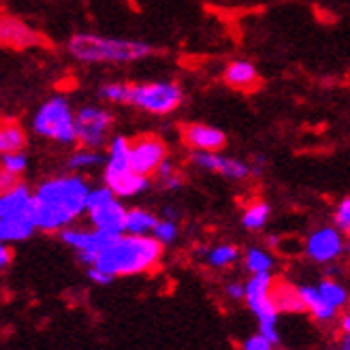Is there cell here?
<instances>
[{
  "label": "cell",
  "mask_w": 350,
  "mask_h": 350,
  "mask_svg": "<svg viewBox=\"0 0 350 350\" xmlns=\"http://www.w3.org/2000/svg\"><path fill=\"white\" fill-rule=\"evenodd\" d=\"M90 186L81 175H58L34 190L37 224L43 233H60L85 214Z\"/></svg>",
  "instance_id": "6da1fadb"
},
{
  "label": "cell",
  "mask_w": 350,
  "mask_h": 350,
  "mask_svg": "<svg viewBox=\"0 0 350 350\" xmlns=\"http://www.w3.org/2000/svg\"><path fill=\"white\" fill-rule=\"evenodd\" d=\"M165 246L154 235H113L96 258V269L109 273L113 278L124 275H146L163 265Z\"/></svg>",
  "instance_id": "7a4b0ae2"
},
{
  "label": "cell",
  "mask_w": 350,
  "mask_h": 350,
  "mask_svg": "<svg viewBox=\"0 0 350 350\" xmlns=\"http://www.w3.org/2000/svg\"><path fill=\"white\" fill-rule=\"evenodd\" d=\"M34 231H39L37 201H34V192H30V188L22 182L13 190L0 195V241H26Z\"/></svg>",
  "instance_id": "3957f363"
},
{
  "label": "cell",
  "mask_w": 350,
  "mask_h": 350,
  "mask_svg": "<svg viewBox=\"0 0 350 350\" xmlns=\"http://www.w3.org/2000/svg\"><path fill=\"white\" fill-rule=\"evenodd\" d=\"M68 51L81 62H135L154 54L148 43L139 41H120V39H103L96 34H75L68 41Z\"/></svg>",
  "instance_id": "277c9868"
},
{
  "label": "cell",
  "mask_w": 350,
  "mask_h": 350,
  "mask_svg": "<svg viewBox=\"0 0 350 350\" xmlns=\"http://www.w3.org/2000/svg\"><path fill=\"white\" fill-rule=\"evenodd\" d=\"M273 275L271 273H258L246 280V308L254 314L258 323V331L267 336L273 344H280V331H278V317L280 312L273 301Z\"/></svg>",
  "instance_id": "5b68a950"
},
{
  "label": "cell",
  "mask_w": 350,
  "mask_h": 350,
  "mask_svg": "<svg viewBox=\"0 0 350 350\" xmlns=\"http://www.w3.org/2000/svg\"><path fill=\"white\" fill-rule=\"evenodd\" d=\"M126 214L129 209L120 203V197L113 195V190L103 186L92 188L88 197L85 216L92 229L105 235H122L126 233Z\"/></svg>",
  "instance_id": "8992f818"
},
{
  "label": "cell",
  "mask_w": 350,
  "mask_h": 350,
  "mask_svg": "<svg viewBox=\"0 0 350 350\" xmlns=\"http://www.w3.org/2000/svg\"><path fill=\"white\" fill-rule=\"evenodd\" d=\"M34 131L41 137L54 139V142L60 144L77 142L75 118L71 109H68V103L60 96L43 103V107L34 116Z\"/></svg>",
  "instance_id": "52a82bcc"
},
{
  "label": "cell",
  "mask_w": 350,
  "mask_h": 350,
  "mask_svg": "<svg viewBox=\"0 0 350 350\" xmlns=\"http://www.w3.org/2000/svg\"><path fill=\"white\" fill-rule=\"evenodd\" d=\"M129 105H135V107L156 116H165L182 105V88L173 81L135 83L131 85Z\"/></svg>",
  "instance_id": "ba28073f"
},
{
  "label": "cell",
  "mask_w": 350,
  "mask_h": 350,
  "mask_svg": "<svg viewBox=\"0 0 350 350\" xmlns=\"http://www.w3.org/2000/svg\"><path fill=\"white\" fill-rule=\"evenodd\" d=\"M348 243L344 241L342 237V231L338 226H319V229H314L306 243H304V252L306 256L317 262V265H331V262H336L344 250H346Z\"/></svg>",
  "instance_id": "9c48e42d"
},
{
  "label": "cell",
  "mask_w": 350,
  "mask_h": 350,
  "mask_svg": "<svg viewBox=\"0 0 350 350\" xmlns=\"http://www.w3.org/2000/svg\"><path fill=\"white\" fill-rule=\"evenodd\" d=\"M167 161V146L156 135H139L131 142V167L139 175H156Z\"/></svg>",
  "instance_id": "30bf717a"
},
{
  "label": "cell",
  "mask_w": 350,
  "mask_h": 350,
  "mask_svg": "<svg viewBox=\"0 0 350 350\" xmlns=\"http://www.w3.org/2000/svg\"><path fill=\"white\" fill-rule=\"evenodd\" d=\"M75 129L77 144L85 150H96L111 129V116L98 107H81L75 116Z\"/></svg>",
  "instance_id": "8fae6325"
},
{
  "label": "cell",
  "mask_w": 350,
  "mask_h": 350,
  "mask_svg": "<svg viewBox=\"0 0 350 350\" xmlns=\"http://www.w3.org/2000/svg\"><path fill=\"white\" fill-rule=\"evenodd\" d=\"M111 237L113 235H105L96 229H79V226H68V229L60 231V241L77 254L85 267L94 265L96 254L107 246Z\"/></svg>",
  "instance_id": "7c38bea8"
},
{
  "label": "cell",
  "mask_w": 350,
  "mask_h": 350,
  "mask_svg": "<svg viewBox=\"0 0 350 350\" xmlns=\"http://www.w3.org/2000/svg\"><path fill=\"white\" fill-rule=\"evenodd\" d=\"M190 163L199 169H203V171L218 173V175H222V178L235 180V182L246 180L252 173L250 165L241 163L237 159H229V156H222L218 152H195L190 156Z\"/></svg>",
  "instance_id": "4fadbf2b"
},
{
  "label": "cell",
  "mask_w": 350,
  "mask_h": 350,
  "mask_svg": "<svg viewBox=\"0 0 350 350\" xmlns=\"http://www.w3.org/2000/svg\"><path fill=\"white\" fill-rule=\"evenodd\" d=\"M182 139H184V144L195 152H220L226 146V135L220 129L199 124V122L184 124Z\"/></svg>",
  "instance_id": "5bb4252c"
},
{
  "label": "cell",
  "mask_w": 350,
  "mask_h": 350,
  "mask_svg": "<svg viewBox=\"0 0 350 350\" xmlns=\"http://www.w3.org/2000/svg\"><path fill=\"white\" fill-rule=\"evenodd\" d=\"M0 41L9 49H28L41 45V34L34 32L28 24L17 20L13 15H3L0 20Z\"/></svg>",
  "instance_id": "9a60e30c"
},
{
  "label": "cell",
  "mask_w": 350,
  "mask_h": 350,
  "mask_svg": "<svg viewBox=\"0 0 350 350\" xmlns=\"http://www.w3.org/2000/svg\"><path fill=\"white\" fill-rule=\"evenodd\" d=\"M299 295H301L306 314H310L314 323L331 325V323H336L340 319V312L336 308H331L323 299V295L319 293L317 284H299Z\"/></svg>",
  "instance_id": "2e32d148"
},
{
  "label": "cell",
  "mask_w": 350,
  "mask_h": 350,
  "mask_svg": "<svg viewBox=\"0 0 350 350\" xmlns=\"http://www.w3.org/2000/svg\"><path fill=\"white\" fill-rule=\"evenodd\" d=\"M241 250L235 246V243H214V246L209 248H203L201 250V260L203 265L214 269V271H226L231 269L233 265H237V262L241 260Z\"/></svg>",
  "instance_id": "e0dca14e"
},
{
  "label": "cell",
  "mask_w": 350,
  "mask_h": 350,
  "mask_svg": "<svg viewBox=\"0 0 350 350\" xmlns=\"http://www.w3.org/2000/svg\"><path fill=\"white\" fill-rule=\"evenodd\" d=\"M224 83L233 88V90H241V92H250L256 90L260 77L256 73L254 64L246 62V60H235L229 66L224 68Z\"/></svg>",
  "instance_id": "ac0fdd59"
},
{
  "label": "cell",
  "mask_w": 350,
  "mask_h": 350,
  "mask_svg": "<svg viewBox=\"0 0 350 350\" xmlns=\"http://www.w3.org/2000/svg\"><path fill=\"white\" fill-rule=\"evenodd\" d=\"M133 171L131 167V142L126 137H116L111 146H109V159L105 163V173L103 178L105 182L113 180L118 175H124Z\"/></svg>",
  "instance_id": "d6986e66"
},
{
  "label": "cell",
  "mask_w": 350,
  "mask_h": 350,
  "mask_svg": "<svg viewBox=\"0 0 350 350\" xmlns=\"http://www.w3.org/2000/svg\"><path fill=\"white\" fill-rule=\"evenodd\" d=\"M273 301L280 314H301L306 312L301 295H299V286L288 282V280H275L273 282Z\"/></svg>",
  "instance_id": "ffe728a7"
},
{
  "label": "cell",
  "mask_w": 350,
  "mask_h": 350,
  "mask_svg": "<svg viewBox=\"0 0 350 350\" xmlns=\"http://www.w3.org/2000/svg\"><path fill=\"white\" fill-rule=\"evenodd\" d=\"M105 186L111 188L116 197L131 199V197L142 195L144 190H148L150 178H146V175H139L135 171H129L124 175H118V178H113V180H107V182H105Z\"/></svg>",
  "instance_id": "44dd1931"
},
{
  "label": "cell",
  "mask_w": 350,
  "mask_h": 350,
  "mask_svg": "<svg viewBox=\"0 0 350 350\" xmlns=\"http://www.w3.org/2000/svg\"><path fill=\"white\" fill-rule=\"evenodd\" d=\"M319 293L323 295V299L331 306V308H336L340 314L350 306V291L340 282V280L336 278H321L319 280V284H317Z\"/></svg>",
  "instance_id": "7402d4cb"
},
{
  "label": "cell",
  "mask_w": 350,
  "mask_h": 350,
  "mask_svg": "<svg viewBox=\"0 0 350 350\" xmlns=\"http://www.w3.org/2000/svg\"><path fill=\"white\" fill-rule=\"evenodd\" d=\"M26 148V133L20 122L5 118L0 124V154H17Z\"/></svg>",
  "instance_id": "603a6c76"
},
{
  "label": "cell",
  "mask_w": 350,
  "mask_h": 350,
  "mask_svg": "<svg viewBox=\"0 0 350 350\" xmlns=\"http://www.w3.org/2000/svg\"><path fill=\"white\" fill-rule=\"evenodd\" d=\"M241 262L246 271L250 275H258V273H271L275 267V258L267 248H260V246H250L246 248L241 256Z\"/></svg>",
  "instance_id": "cb8c5ba5"
},
{
  "label": "cell",
  "mask_w": 350,
  "mask_h": 350,
  "mask_svg": "<svg viewBox=\"0 0 350 350\" xmlns=\"http://www.w3.org/2000/svg\"><path fill=\"white\" fill-rule=\"evenodd\" d=\"M159 220L161 218H156V214H152L150 209L133 207L126 214V233H131V235H152Z\"/></svg>",
  "instance_id": "d4e9b609"
},
{
  "label": "cell",
  "mask_w": 350,
  "mask_h": 350,
  "mask_svg": "<svg viewBox=\"0 0 350 350\" xmlns=\"http://www.w3.org/2000/svg\"><path fill=\"white\" fill-rule=\"evenodd\" d=\"M271 207L265 201H252L241 214V224L246 231H260L269 222Z\"/></svg>",
  "instance_id": "484cf974"
},
{
  "label": "cell",
  "mask_w": 350,
  "mask_h": 350,
  "mask_svg": "<svg viewBox=\"0 0 350 350\" xmlns=\"http://www.w3.org/2000/svg\"><path fill=\"white\" fill-rule=\"evenodd\" d=\"M156 239H159L163 246H171V243L178 239L180 235V226H178V220H169V218H161L159 224H156V229L152 233Z\"/></svg>",
  "instance_id": "4316f807"
},
{
  "label": "cell",
  "mask_w": 350,
  "mask_h": 350,
  "mask_svg": "<svg viewBox=\"0 0 350 350\" xmlns=\"http://www.w3.org/2000/svg\"><path fill=\"white\" fill-rule=\"evenodd\" d=\"M156 180H159V186L163 190H178L182 186V175L180 171L175 169L169 161L163 163V167L156 173Z\"/></svg>",
  "instance_id": "83f0119b"
},
{
  "label": "cell",
  "mask_w": 350,
  "mask_h": 350,
  "mask_svg": "<svg viewBox=\"0 0 350 350\" xmlns=\"http://www.w3.org/2000/svg\"><path fill=\"white\" fill-rule=\"evenodd\" d=\"M98 96L111 103H129L131 83H105L98 88Z\"/></svg>",
  "instance_id": "f1b7e54d"
},
{
  "label": "cell",
  "mask_w": 350,
  "mask_h": 350,
  "mask_svg": "<svg viewBox=\"0 0 350 350\" xmlns=\"http://www.w3.org/2000/svg\"><path fill=\"white\" fill-rule=\"evenodd\" d=\"M103 163V156L96 154L94 150H81L77 154H73L71 159H68V167L75 169V171H83V169H90V167H96Z\"/></svg>",
  "instance_id": "f546056e"
},
{
  "label": "cell",
  "mask_w": 350,
  "mask_h": 350,
  "mask_svg": "<svg viewBox=\"0 0 350 350\" xmlns=\"http://www.w3.org/2000/svg\"><path fill=\"white\" fill-rule=\"evenodd\" d=\"M222 293H224V299H229L233 304L246 301V282L239 280V278H231V280H226V282H224Z\"/></svg>",
  "instance_id": "4dcf8cb0"
},
{
  "label": "cell",
  "mask_w": 350,
  "mask_h": 350,
  "mask_svg": "<svg viewBox=\"0 0 350 350\" xmlns=\"http://www.w3.org/2000/svg\"><path fill=\"white\" fill-rule=\"evenodd\" d=\"M334 224L342 233L350 231V197L342 199L334 209Z\"/></svg>",
  "instance_id": "1f68e13d"
},
{
  "label": "cell",
  "mask_w": 350,
  "mask_h": 350,
  "mask_svg": "<svg viewBox=\"0 0 350 350\" xmlns=\"http://www.w3.org/2000/svg\"><path fill=\"white\" fill-rule=\"evenodd\" d=\"M28 167V159L22 154H3V171L13 173V175H22Z\"/></svg>",
  "instance_id": "d6a6232c"
},
{
  "label": "cell",
  "mask_w": 350,
  "mask_h": 350,
  "mask_svg": "<svg viewBox=\"0 0 350 350\" xmlns=\"http://www.w3.org/2000/svg\"><path fill=\"white\" fill-rule=\"evenodd\" d=\"M278 344H273L267 336H262L260 331H256V334L248 336L246 340L241 342V350H275Z\"/></svg>",
  "instance_id": "836d02e7"
},
{
  "label": "cell",
  "mask_w": 350,
  "mask_h": 350,
  "mask_svg": "<svg viewBox=\"0 0 350 350\" xmlns=\"http://www.w3.org/2000/svg\"><path fill=\"white\" fill-rule=\"evenodd\" d=\"M88 280L94 282V284H98V286H109L116 278L109 275V273H105V271H100V269H96V267H88Z\"/></svg>",
  "instance_id": "e575fe53"
},
{
  "label": "cell",
  "mask_w": 350,
  "mask_h": 350,
  "mask_svg": "<svg viewBox=\"0 0 350 350\" xmlns=\"http://www.w3.org/2000/svg\"><path fill=\"white\" fill-rule=\"evenodd\" d=\"M22 180L20 175H13V173H7V171H0V190L7 192V190H13L15 186H20Z\"/></svg>",
  "instance_id": "d590c367"
},
{
  "label": "cell",
  "mask_w": 350,
  "mask_h": 350,
  "mask_svg": "<svg viewBox=\"0 0 350 350\" xmlns=\"http://www.w3.org/2000/svg\"><path fill=\"white\" fill-rule=\"evenodd\" d=\"M11 260H13V248H11V243H3V246H0V267L7 269L11 265Z\"/></svg>",
  "instance_id": "8d00e7d4"
},
{
  "label": "cell",
  "mask_w": 350,
  "mask_h": 350,
  "mask_svg": "<svg viewBox=\"0 0 350 350\" xmlns=\"http://www.w3.org/2000/svg\"><path fill=\"white\" fill-rule=\"evenodd\" d=\"M338 327H340V331H342V336H350V306L340 314Z\"/></svg>",
  "instance_id": "74e56055"
},
{
  "label": "cell",
  "mask_w": 350,
  "mask_h": 350,
  "mask_svg": "<svg viewBox=\"0 0 350 350\" xmlns=\"http://www.w3.org/2000/svg\"><path fill=\"white\" fill-rule=\"evenodd\" d=\"M163 218L178 220V218H180V214H178V209H175V207H165V209H163Z\"/></svg>",
  "instance_id": "f35d334b"
},
{
  "label": "cell",
  "mask_w": 350,
  "mask_h": 350,
  "mask_svg": "<svg viewBox=\"0 0 350 350\" xmlns=\"http://www.w3.org/2000/svg\"><path fill=\"white\" fill-rule=\"evenodd\" d=\"M340 350H350V336H342V340H340Z\"/></svg>",
  "instance_id": "ab89813d"
},
{
  "label": "cell",
  "mask_w": 350,
  "mask_h": 350,
  "mask_svg": "<svg viewBox=\"0 0 350 350\" xmlns=\"http://www.w3.org/2000/svg\"><path fill=\"white\" fill-rule=\"evenodd\" d=\"M348 250H350V231H348Z\"/></svg>",
  "instance_id": "60d3db41"
}]
</instances>
